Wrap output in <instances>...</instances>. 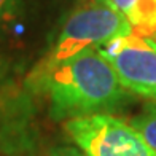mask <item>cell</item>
<instances>
[{
    "label": "cell",
    "mask_w": 156,
    "mask_h": 156,
    "mask_svg": "<svg viewBox=\"0 0 156 156\" xmlns=\"http://www.w3.org/2000/svg\"><path fill=\"white\" fill-rule=\"evenodd\" d=\"M64 129L86 156H156L136 127L112 113L69 119Z\"/></svg>",
    "instance_id": "cell-3"
},
{
    "label": "cell",
    "mask_w": 156,
    "mask_h": 156,
    "mask_svg": "<svg viewBox=\"0 0 156 156\" xmlns=\"http://www.w3.org/2000/svg\"><path fill=\"white\" fill-rule=\"evenodd\" d=\"M49 101L54 121L119 112L131 102L127 91L99 48H86L61 64L34 73Z\"/></svg>",
    "instance_id": "cell-1"
},
{
    "label": "cell",
    "mask_w": 156,
    "mask_h": 156,
    "mask_svg": "<svg viewBox=\"0 0 156 156\" xmlns=\"http://www.w3.org/2000/svg\"><path fill=\"white\" fill-rule=\"evenodd\" d=\"M131 24L132 32L142 37L156 35V0H110Z\"/></svg>",
    "instance_id": "cell-5"
},
{
    "label": "cell",
    "mask_w": 156,
    "mask_h": 156,
    "mask_svg": "<svg viewBox=\"0 0 156 156\" xmlns=\"http://www.w3.org/2000/svg\"><path fill=\"white\" fill-rule=\"evenodd\" d=\"M151 40L154 41V43H156V35H154V37H151Z\"/></svg>",
    "instance_id": "cell-9"
},
{
    "label": "cell",
    "mask_w": 156,
    "mask_h": 156,
    "mask_svg": "<svg viewBox=\"0 0 156 156\" xmlns=\"http://www.w3.org/2000/svg\"><path fill=\"white\" fill-rule=\"evenodd\" d=\"M131 124L139 131L142 139L156 154V102L145 104L140 113L131 119Z\"/></svg>",
    "instance_id": "cell-6"
},
{
    "label": "cell",
    "mask_w": 156,
    "mask_h": 156,
    "mask_svg": "<svg viewBox=\"0 0 156 156\" xmlns=\"http://www.w3.org/2000/svg\"><path fill=\"white\" fill-rule=\"evenodd\" d=\"M99 51L131 94L156 102V43L150 37L132 32L110 40Z\"/></svg>",
    "instance_id": "cell-4"
},
{
    "label": "cell",
    "mask_w": 156,
    "mask_h": 156,
    "mask_svg": "<svg viewBox=\"0 0 156 156\" xmlns=\"http://www.w3.org/2000/svg\"><path fill=\"white\" fill-rule=\"evenodd\" d=\"M48 156H86L78 147H54L51 151L48 153Z\"/></svg>",
    "instance_id": "cell-8"
},
{
    "label": "cell",
    "mask_w": 156,
    "mask_h": 156,
    "mask_svg": "<svg viewBox=\"0 0 156 156\" xmlns=\"http://www.w3.org/2000/svg\"><path fill=\"white\" fill-rule=\"evenodd\" d=\"M41 0H0V29L24 21V18L40 6Z\"/></svg>",
    "instance_id": "cell-7"
},
{
    "label": "cell",
    "mask_w": 156,
    "mask_h": 156,
    "mask_svg": "<svg viewBox=\"0 0 156 156\" xmlns=\"http://www.w3.org/2000/svg\"><path fill=\"white\" fill-rule=\"evenodd\" d=\"M127 34H132L131 24L110 0H84L62 23L35 73L58 66L86 48H101Z\"/></svg>",
    "instance_id": "cell-2"
}]
</instances>
